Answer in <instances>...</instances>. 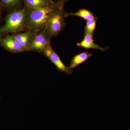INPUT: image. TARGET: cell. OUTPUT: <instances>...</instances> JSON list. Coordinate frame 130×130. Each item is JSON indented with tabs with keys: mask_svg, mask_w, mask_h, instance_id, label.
Listing matches in <instances>:
<instances>
[{
	"mask_svg": "<svg viewBox=\"0 0 130 130\" xmlns=\"http://www.w3.org/2000/svg\"><path fill=\"white\" fill-rule=\"evenodd\" d=\"M34 34V32L31 31H24V32L12 35L23 48L24 52H28L29 45Z\"/></svg>",
	"mask_w": 130,
	"mask_h": 130,
	"instance_id": "7",
	"label": "cell"
},
{
	"mask_svg": "<svg viewBox=\"0 0 130 130\" xmlns=\"http://www.w3.org/2000/svg\"><path fill=\"white\" fill-rule=\"evenodd\" d=\"M65 0L53 1L42 7L27 11L25 31L36 32L46 28L52 15Z\"/></svg>",
	"mask_w": 130,
	"mask_h": 130,
	"instance_id": "1",
	"label": "cell"
},
{
	"mask_svg": "<svg viewBox=\"0 0 130 130\" xmlns=\"http://www.w3.org/2000/svg\"><path fill=\"white\" fill-rule=\"evenodd\" d=\"M0 43L5 49L12 53L24 52L23 48L12 35L0 38Z\"/></svg>",
	"mask_w": 130,
	"mask_h": 130,
	"instance_id": "6",
	"label": "cell"
},
{
	"mask_svg": "<svg viewBox=\"0 0 130 130\" xmlns=\"http://www.w3.org/2000/svg\"><path fill=\"white\" fill-rule=\"evenodd\" d=\"M42 54L48 58L55 66L58 71L67 74H72L73 72L72 69L64 64L60 56L54 50L51 45L44 50Z\"/></svg>",
	"mask_w": 130,
	"mask_h": 130,
	"instance_id": "5",
	"label": "cell"
},
{
	"mask_svg": "<svg viewBox=\"0 0 130 130\" xmlns=\"http://www.w3.org/2000/svg\"><path fill=\"white\" fill-rule=\"evenodd\" d=\"M53 1V0H23V7L28 11L46 6Z\"/></svg>",
	"mask_w": 130,
	"mask_h": 130,
	"instance_id": "10",
	"label": "cell"
},
{
	"mask_svg": "<svg viewBox=\"0 0 130 130\" xmlns=\"http://www.w3.org/2000/svg\"><path fill=\"white\" fill-rule=\"evenodd\" d=\"M27 11L24 7L9 12L5 25L0 28V33L12 34L25 31Z\"/></svg>",
	"mask_w": 130,
	"mask_h": 130,
	"instance_id": "2",
	"label": "cell"
},
{
	"mask_svg": "<svg viewBox=\"0 0 130 130\" xmlns=\"http://www.w3.org/2000/svg\"><path fill=\"white\" fill-rule=\"evenodd\" d=\"M1 8H2V6H1V3H0V16H1Z\"/></svg>",
	"mask_w": 130,
	"mask_h": 130,
	"instance_id": "14",
	"label": "cell"
},
{
	"mask_svg": "<svg viewBox=\"0 0 130 130\" xmlns=\"http://www.w3.org/2000/svg\"><path fill=\"white\" fill-rule=\"evenodd\" d=\"M65 1H66V2H67L68 1H69V0H65Z\"/></svg>",
	"mask_w": 130,
	"mask_h": 130,
	"instance_id": "15",
	"label": "cell"
},
{
	"mask_svg": "<svg viewBox=\"0 0 130 130\" xmlns=\"http://www.w3.org/2000/svg\"><path fill=\"white\" fill-rule=\"evenodd\" d=\"M51 38L45 28L34 32L29 45L28 51H36L42 54L46 49L51 45Z\"/></svg>",
	"mask_w": 130,
	"mask_h": 130,
	"instance_id": "4",
	"label": "cell"
},
{
	"mask_svg": "<svg viewBox=\"0 0 130 130\" xmlns=\"http://www.w3.org/2000/svg\"><path fill=\"white\" fill-rule=\"evenodd\" d=\"M97 18L86 21L85 27V34L93 35L96 26Z\"/></svg>",
	"mask_w": 130,
	"mask_h": 130,
	"instance_id": "13",
	"label": "cell"
},
{
	"mask_svg": "<svg viewBox=\"0 0 130 130\" xmlns=\"http://www.w3.org/2000/svg\"><path fill=\"white\" fill-rule=\"evenodd\" d=\"M65 3H62L52 15L45 28L51 38L59 35L66 26L65 20L66 18L68 17V13L64 8Z\"/></svg>",
	"mask_w": 130,
	"mask_h": 130,
	"instance_id": "3",
	"label": "cell"
},
{
	"mask_svg": "<svg viewBox=\"0 0 130 130\" xmlns=\"http://www.w3.org/2000/svg\"><path fill=\"white\" fill-rule=\"evenodd\" d=\"M0 2L9 12L23 7V0H0Z\"/></svg>",
	"mask_w": 130,
	"mask_h": 130,
	"instance_id": "11",
	"label": "cell"
},
{
	"mask_svg": "<svg viewBox=\"0 0 130 130\" xmlns=\"http://www.w3.org/2000/svg\"><path fill=\"white\" fill-rule=\"evenodd\" d=\"M93 55V54L87 51H83L74 55L70 62L69 67L71 69L76 68L79 65L84 63Z\"/></svg>",
	"mask_w": 130,
	"mask_h": 130,
	"instance_id": "9",
	"label": "cell"
},
{
	"mask_svg": "<svg viewBox=\"0 0 130 130\" xmlns=\"http://www.w3.org/2000/svg\"><path fill=\"white\" fill-rule=\"evenodd\" d=\"M73 16L79 17L86 21L93 19L96 18L94 15L93 13L86 9L82 8L75 12L70 13L67 14V17Z\"/></svg>",
	"mask_w": 130,
	"mask_h": 130,
	"instance_id": "12",
	"label": "cell"
},
{
	"mask_svg": "<svg viewBox=\"0 0 130 130\" xmlns=\"http://www.w3.org/2000/svg\"><path fill=\"white\" fill-rule=\"evenodd\" d=\"M76 45L77 46L86 49L98 50L102 52H105L109 48L108 47H102L98 44H96L93 40V35L90 34H85L83 40L81 41L78 42Z\"/></svg>",
	"mask_w": 130,
	"mask_h": 130,
	"instance_id": "8",
	"label": "cell"
}]
</instances>
